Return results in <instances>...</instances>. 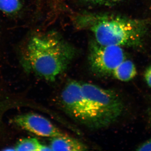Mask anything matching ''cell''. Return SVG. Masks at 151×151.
Instances as JSON below:
<instances>
[{
    "instance_id": "1",
    "label": "cell",
    "mask_w": 151,
    "mask_h": 151,
    "mask_svg": "<svg viewBox=\"0 0 151 151\" xmlns=\"http://www.w3.org/2000/svg\"><path fill=\"white\" fill-rule=\"evenodd\" d=\"M76 55L74 48L56 34L33 37L27 45L28 65L47 81H54L63 73Z\"/></svg>"
},
{
    "instance_id": "2",
    "label": "cell",
    "mask_w": 151,
    "mask_h": 151,
    "mask_svg": "<svg viewBox=\"0 0 151 151\" xmlns=\"http://www.w3.org/2000/svg\"><path fill=\"white\" fill-rule=\"evenodd\" d=\"M89 27L97 43L122 47L139 45L146 31L140 21L109 16L96 17Z\"/></svg>"
},
{
    "instance_id": "3",
    "label": "cell",
    "mask_w": 151,
    "mask_h": 151,
    "mask_svg": "<svg viewBox=\"0 0 151 151\" xmlns=\"http://www.w3.org/2000/svg\"><path fill=\"white\" fill-rule=\"evenodd\" d=\"M84 96L97 114L102 128L114 124L121 117L124 105L119 94L92 83L80 82Z\"/></svg>"
},
{
    "instance_id": "4",
    "label": "cell",
    "mask_w": 151,
    "mask_h": 151,
    "mask_svg": "<svg viewBox=\"0 0 151 151\" xmlns=\"http://www.w3.org/2000/svg\"><path fill=\"white\" fill-rule=\"evenodd\" d=\"M60 101L64 111L75 121L91 129H102L97 114L82 92L79 81H68L61 92Z\"/></svg>"
},
{
    "instance_id": "5",
    "label": "cell",
    "mask_w": 151,
    "mask_h": 151,
    "mask_svg": "<svg viewBox=\"0 0 151 151\" xmlns=\"http://www.w3.org/2000/svg\"><path fill=\"white\" fill-rule=\"evenodd\" d=\"M125 60L126 55L122 47L102 45L95 41L89 49V67L97 76L112 75L113 70Z\"/></svg>"
},
{
    "instance_id": "6",
    "label": "cell",
    "mask_w": 151,
    "mask_h": 151,
    "mask_svg": "<svg viewBox=\"0 0 151 151\" xmlns=\"http://www.w3.org/2000/svg\"><path fill=\"white\" fill-rule=\"evenodd\" d=\"M14 121L18 127L40 137L52 138L66 135L48 119L37 113L19 115Z\"/></svg>"
},
{
    "instance_id": "7",
    "label": "cell",
    "mask_w": 151,
    "mask_h": 151,
    "mask_svg": "<svg viewBox=\"0 0 151 151\" xmlns=\"http://www.w3.org/2000/svg\"><path fill=\"white\" fill-rule=\"evenodd\" d=\"M50 147L51 151H85L87 146L74 138L68 135L51 138Z\"/></svg>"
},
{
    "instance_id": "8",
    "label": "cell",
    "mask_w": 151,
    "mask_h": 151,
    "mask_svg": "<svg viewBox=\"0 0 151 151\" xmlns=\"http://www.w3.org/2000/svg\"><path fill=\"white\" fill-rule=\"evenodd\" d=\"M137 74L136 66L133 62L125 60L113 70L112 75L119 81H128L134 78Z\"/></svg>"
},
{
    "instance_id": "9",
    "label": "cell",
    "mask_w": 151,
    "mask_h": 151,
    "mask_svg": "<svg viewBox=\"0 0 151 151\" xmlns=\"http://www.w3.org/2000/svg\"><path fill=\"white\" fill-rule=\"evenodd\" d=\"M16 151H51L50 147L44 145L35 138H25L19 141L14 147Z\"/></svg>"
},
{
    "instance_id": "10",
    "label": "cell",
    "mask_w": 151,
    "mask_h": 151,
    "mask_svg": "<svg viewBox=\"0 0 151 151\" xmlns=\"http://www.w3.org/2000/svg\"><path fill=\"white\" fill-rule=\"evenodd\" d=\"M20 0H0V10L9 14H16L21 8Z\"/></svg>"
},
{
    "instance_id": "11",
    "label": "cell",
    "mask_w": 151,
    "mask_h": 151,
    "mask_svg": "<svg viewBox=\"0 0 151 151\" xmlns=\"http://www.w3.org/2000/svg\"><path fill=\"white\" fill-rule=\"evenodd\" d=\"M121 0H86L87 2L95 5H108Z\"/></svg>"
},
{
    "instance_id": "12",
    "label": "cell",
    "mask_w": 151,
    "mask_h": 151,
    "mask_svg": "<svg viewBox=\"0 0 151 151\" xmlns=\"http://www.w3.org/2000/svg\"><path fill=\"white\" fill-rule=\"evenodd\" d=\"M137 151H151V138L140 145L137 149Z\"/></svg>"
},
{
    "instance_id": "13",
    "label": "cell",
    "mask_w": 151,
    "mask_h": 151,
    "mask_svg": "<svg viewBox=\"0 0 151 151\" xmlns=\"http://www.w3.org/2000/svg\"><path fill=\"white\" fill-rule=\"evenodd\" d=\"M145 80L149 87L151 88V65L149 66L145 73Z\"/></svg>"
},
{
    "instance_id": "14",
    "label": "cell",
    "mask_w": 151,
    "mask_h": 151,
    "mask_svg": "<svg viewBox=\"0 0 151 151\" xmlns=\"http://www.w3.org/2000/svg\"></svg>"
}]
</instances>
